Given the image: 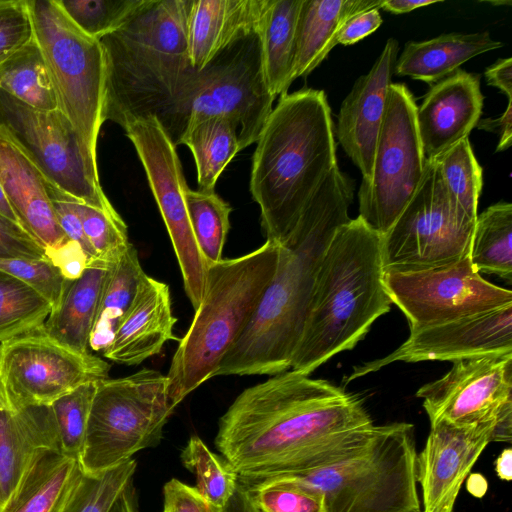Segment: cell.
<instances>
[{
  "mask_svg": "<svg viewBox=\"0 0 512 512\" xmlns=\"http://www.w3.org/2000/svg\"><path fill=\"white\" fill-rule=\"evenodd\" d=\"M373 428L358 396L289 369L235 398L215 445L247 486L330 465L362 447Z\"/></svg>",
  "mask_w": 512,
  "mask_h": 512,
  "instance_id": "6da1fadb",
  "label": "cell"
},
{
  "mask_svg": "<svg viewBox=\"0 0 512 512\" xmlns=\"http://www.w3.org/2000/svg\"><path fill=\"white\" fill-rule=\"evenodd\" d=\"M354 189V180L338 166L331 170L280 244L274 276L216 376H272L291 369L322 258L337 230L351 219Z\"/></svg>",
  "mask_w": 512,
  "mask_h": 512,
  "instance_id": "7a4b0ae2",
  "label": "cell"
},
{
  "mask_svg": "<svg viewBox=\"0 0 512 512\" xmlns=\"http://www.w3.org/2000/svg\"><path fill=\"white\" fill-rule=\"evenodd\" d=\"M250 192L266 240L281 244L337 164L331 109L323 90L280 96L256 141Z\"/></svg>",
  "mask_w": 512,
  "mask_h": 512,
  "instance_id": "3957f363",
  "label": "cell"
},
{
  "mask_svg": "<svg viewBox=\"0 0 512 512\" xmlns=\"http://www.w3.org/2000/svg\"><path fill=\"white\" fill-rule=\"evenodd\" d=\"M384 275L382 235L361 217L350 219L322 258L292 370L310 375L365 337L392 304Z\"/></svg>",
  "mask_w": 512,
  "mask_h": 512,
  "instance_id": "277c9868",
  "label": "cell"
},
{
  "mask_svg": "<svg viewBox=\"0 0 512 512\" xmlns=\"http://www.w3.org/2000/svg\"><path fill=\"white\" fill-rule=\"evenodd\" d=\"M193 0H145L118 29L99 39L105 62L103 120L124 128L155 116L161 122L196 71L188 26Z\"/></svg>",
  "mask_w": 512,
  "mask_h": 512,
  "instance_id": "5b68a950",
  "label": "cell"
},
{
  "mask_svg": "<svg viewBox=\"0 0 512 512\" xmlns=\"http://www.w3.org/2000/svg\"><path fill=\"white\" fill-rule=\"evenodd\" d=\"M280 244L210 264L202 300L180 339L167 378V396L176 407L212 377L238 340L276 271Z\"/></svg>",
  "mask_w": 512,
  "mask_h": 512,
  "instance_id": "8992f818",
  "label": "cell"
},
{
  "mask_svg": "<svg viewBox=\"0 0 512 512\" xmlns=\"http://www.w3.org/2000/svg\"><path fill=\"white\" fill-rule=\"evenodd\" d=\"M416 458L414 425L395 422L375 425L361 448L330 465L282 477L319 492L324 512H421Z\"/></svg>",
  "mask_w": 512,
  "mask_h": 512,
  "instance_id": "52a82bcc",
  "label": "cell"
},
{
  "mask_svg": "<svg viewBox=\"0 0 512 512\" xmlns=\"http://www.w3.org/2000/svg\"><path fill=\"white\" fill-rule=\"evenodd\" d=\"M275 97L267 85L258 28L241 36L186 82L160 122L175 146L188 122L224 116L236 126L240 151L256 143Z\"/></svg>",
  "mask_w": 512,
  "mask_h": 512,
  "instance_id": "ba28073f",
  "label": "cell"
},
{
  "mask_svg": "<svg viewBox=\"0 0 512 512\" xmlns=\"http://www.w3.org/2000/svg\"><path fill=\"white\" fill-rule=\"evenodd\" d=\"M36 40L56 95L90 166L98 171L97 139L103 120L105 62L98 39L82 32L56 0H26Z\"/></svg>",
  "mask_w": 512,
  "mask_h": 512,
  "instance_id": "9c48e42d",
  "label": "cell"
},
{
  "mask_svg": "<svg viewBox=\"0 0 512 512\" xmlns=\"http://www.w3.org/2000/svg\"><path fill=\"white\" fill-rule=\"evenodd\" d=\"M174 409L166 375L157 370L99 381L79 457L83 472H104L158 444Z\"/></svg>",
  "mask_w": 512,
  "mask_h": 512,
  "instance_id": "30bf717a",
  "label": "cell"
},
{
  "mask_svg": "<svg viewBox=\"0 0 512 512\" xmlns=\"http://www.w3.org/2000/svg\"><path fill=\"white\" fill-rule=\"evenodd\" d=\"M416 103L405 84L392 83L369 182L358 191L359 217L385 235L420 186L427 167L416 126Z\"/></svg>",
  "mask_w": 512,
  "mask_h": 512,
  "instance_id": "8fae6325",
  "label": "cell"
},
{
  "mask_svg": "<svg viewBox=\"0 0 512 512\" xmlns=\"http://www.w3.org/2000/svg\"><path fill=\"white\" fill-rule=\"evenodd\" d=\"M474 227L451 208L438 167L427 160L416 193L382 236L385 273L434 269L461 260L470 253Z\"/></svg>",
  "mask_w": 512,
  "mask_h": 512,
  "instance_id": "7c38bea8",
  "label": "cell"
},
{
  "mask_svg": "<svg viewBox=\"0 0 512 512\" xmlns=\"http://www.w3.org/2000/svg\"><path fill=\"white\" fill-rule=\"evenodd\" d=\"M0 129L38 168L69 196L120 218L105 195L70 121L59 110L34 109L0 89Z\"/></svg>",
  "mask_w": 512,
  "mask_h": 512,
  "instance_id": "4fadbf2b",
  "label": "cell"
},
{
  "mask_svg": "<svg viewBox=\"0 0 512 512\" xmlns=\"http://www.w3.org/2000/svg\"><path fill=\"white\" fill-rule=\"evenodd\" d=\"M110 365L51 338L43 326L0 343V393L13 409L48 406L80 385L108 378Z\"/></svg>",
  "mask_w": 512,
  "mask_h": 512,
  "instance_id": "5bb4252c",
  "label": "cell"
},
{
  "mask_svg": "<svg viewBox=\"0 0 512 512\" xmlns=\"http://www.w3.org/2000/svg\"><path fill=\"white\" fill-rule=\"evenodd\" d=\"M143 165L152 194L181 270L194 310L202 300L209 264L198 248L185 201L187 183L176 146L155 116L138 118L124 128Z\"/></svg>",
  "mask_w": 512,
  "mask_h": 512,
  "instance_id": "9a60e30c",
  "label": "cell"
},
{
  "mask_svg": "<svg viewBox=\"0 0 512 512\" xmlns=\"http://www.w3.org/2000/svg\"><path fill=\"white\" fill-rule=\"evenodd\" d=\"M384 286L410 331L512 304V292L486 281L469 255L448 266L385 273Z\"/></svg>",
  "mask_w": 512,
  "mask_h": 512,
  "instance_id": "2e32d148",
  "label": "cell"
},
{
  "mask_svg": "<svg viewBox=\"0 0 512 512\" xmlns=\"http://www.w3.org/2000/svg\"><path fill=\"white\" fill-rule=\"evenodd\" d=\"M430 423L458 425L512 419V352L461 359L416 392Z\"/></svg>",
  "mask_w": 512,
  "mask_h": 512,
  "instance_id": "e0dca14e",
  "label": "cell"
},
{
  "mask_svg": "<svg viewBox=\"0 0 512 512\" xmlns=\"http://www.w3.org/2000/svg\"><path fill=\"white\" fill-rule=\"evenodd\" d=\"M512 352V304L410 331L384 358L355 367L350 382L396 361H457Z\"/></svg>",
  "mask_w": 512,
  "mask_h": 512,
  "instance_id": "ac0fdd59",
  "label": "cell"
},
{
  "mask_svg": "<svg viewBox=\"0 0 512 512\" xmlns=\"http://www.w3.org/2000/svg\"><path fill=\"white\" fill-rule=\"evenodd\" d=\"M497 422L458 425L439 419L430 423L426 444L416 458L422 512H453L461 486L491 442Z\"/></svg>",
  "mask_w": 512,
  "mask_h": 512,
  "instance_id": "d6986e66",
  "label": "cell"
},
{
  "mask_svg": "<svg viewBox=\"0 0 512 512\" xmlns=\"http://www.w3.org/2000/svg\"><path fill=\"white\" fill-rule=\"evenodd\" d=\"M398 50L397 40L389 38L370 71L355 81L337 116L335 137L361 172V182H369L372 177L375 147Z\"/></svg>",
  "mask_w": 512,
  "mask_h": 512,
  "instance_id": "ffe728a7",
  "label": "cell"
},
{
  "mask_svg": "<svg viewBox=\"0 0 512 512\" xmlns=\"http://www.w3.org/2000/svg\"><path fill=\"white\" fill-rule=\"evenodd\" d=\"M483 95L479 75L458 69L431 85L415 112L424 156L432 160L468 138L480 120Z\"/></svg>",
  "mask_w": 512,
  "mask_h": 512,
  "instance_id": "44dd1931",
  "label": "cell"
},
{
  "mask_svg": "<svg viewBox=\"0 0 512 512\" xmlns=\"http://www.w3.org/2000/svg\"><path fill=\"white\" fill-rule=\"evenodd\" d=\"M176 321L169 286L145 274L103 356L117 363L138 365L159 354L166 342L175 339Z\"/></svg>",
  "mask_w": 512,
  "mask_h": 512,
  "instance_id": "7402d4cb",
  "label": "cell"
},
{
  "mask_svg": "<svg viewBox=\"0 0 512 512\" xmlns=\"http://www.w3.org/2000/svg\"><path fill=\"white\" fill-rule=\"evenodd\" d=\"M0 184L22 228L44 250L68 240L57 221L47 179L1 129Z\"/></svg>",
  "mask_w": 512,
  "mask_h": 512,
  "instance_id": "603a6c76",
  "label": "cell"
},
{
  "mask_svg": "<svg viewBox=\"0 0 512 512\" xmlns=\"http://www.w3.org/2000/svg\"><path fill=\"white\" fill-rule=\"evenodd\" d=\"M43 448L60 449L49 405L15 410L0 393V509Z\"/></svg>",
  "mask_w": 512,
  "mask_h": 512,
  "instance_id": "cb8c5ba5",
  "label": "cell"
},
{
  "mask_svg": "<svg viewBox=\"0 0 512 512\" xmlns=\"http://www.w3.org/2000/svg\"><path fill=\"white\" fill-rule=\"evenodd\" d=\"M267 0H193L188 26L192 67L200 71L236 39L255 30Z\"/></svg>",
  "mask_w": 512,
  "mask_h": 512,
  "instance_id": "d4e9b609",
  "label": "cell"
},
{
  "mask_svg": "<svg viewBox=\"0 0 512 512\" xmlns=\"http://www.w3.org/2000/svg\"><path fill=\"white\" fill-rule=\"evenodd\" d=\"M83 473L78 458L40 449L0 512H63Z\"/></svg>",
  "mask_w": 512,
  "mask_h": 512,
  "instance_id": "484cf974",
  "label": "cell"
},
{
  "mask_svg": "<svg viewBox=\"0 0 512 512\" xmlns=\"http://www.w3.org/2000/svg\"><path fill=\"white\" fill-rule=\"evenodd\" d=\"M383 0H303L296 28L292 77L309 75L338 44L343 25L352 16L380 9Z\"/></svg>",
  "mask_w": 512,
  "mask_h": 512,
  "instance_id": "4316f807",
  "label": "cell"
},
{
  "mask_svg": "<svg viewBox=\"0 0 512 512\" xmlns=\"http://www.w3.org/2000/svg\"><path fill=\"white\" fill-rule=\"evenodd\" d=\"M488 31L449 33L420 42L410 41L394 65V73L433 85L471 58L501 48Z\"/></svg>",
  "mask_w": 512,
  "mask_h": 512,
  "instance_id": "83f0119b",
  "label": "cell"
},
{
  "mask_svg": "<svg viewBox=\"0 0 512 512\" xmlns=\"http://www.w3.org/2000/svg\"><path fill=\"white\" fill-rule=\"evenodd\" d=\"M110 264L89 263L75 280H66L61 300L43 328L54 340L80 353H90L89 341Z\"/></svg>",
  "mask_w": 512,
  "mask_h": 512,
  "instance_id": "f1b7e54d",
  "label": "cell"
},
{
  "mask_svg": "<svg viewBox=\"0 0 512 512\" xmlns=\"http://www.w3.org/2000/svg\"><path fill=\"white\" fill-rule=\"evenodd\" d=\"M303 0H267L258 32L261 39L264 73L276 98L292 84L296 28Z\"/></svg>",
  "mask_w": 512,
  "mask_h": 512,
  "instance_id": "f546056e",
  "label": "cell"
},
{
  "mask_svg": "<svg viewBox=\"0 0 512 512\" xmlns=\"http://www.w3.org/2000/svg\"><path fill=\"white\" fill-rule=\"evenodd\" d=\"M179 144L191 150L197 168L198 190L201 191H214L221 173L240 151L237 128L224 116L188 122Z\"/></svg>",
  "mask_w": 512,
  "mask_h": 512,
  "instance_id": "4dcf8cb0",
  "label": "cell"
},
{
  "mask_svg": "<svg viewBox=\"0 0 512 512\" xmlns=\"http://www.w3.org/2000/svg\"><path fill=\"white\" fill-rule=\"evenodd\" d=\"M145 274L137 250L130 243L121 256L109 266L90 335V349L103 352L107 348L119 320L130 306Z\"/></svg>",
  "mask_w": 512,
  "mask_h": 512,
  "instance_id": "1f68e13d",
  "label": "cell"
},
{
  "mask_svg": "<svg viewBox=\"0 0 512 512\" xmlns=\"http://www.w3.org/2000/svg\"><path fill=\"white\" fill-rule=\"evenodd\" d=\"M0 89L38 110H58L56 95L34 36L0 63Z\"/></svg>",
  "mask_w": 512,
  "mask_h": 512,
  "instance_id": "d6a6232c",
  "label": "cell"
},
{
  "mask_svg": "<svg viewBox=\"0 0 512 512\" xmlns=\"http://www.w3.org/2000/svg\"><path fill=\"white\" fill-rule=\"evenodd\" d=\"M512 204L500 201L477 216L469 257L478 273L512 282Z\"/></svg>",
  "mask_w": 512,
  "mask_h": 512,
  "instance_id": "836d02e7",
  "label": "cell"
},
{
  "mask_svg": "<svg viewBox=\"0 0 512 512\" xmlns=\"http://www.w3.org/2000/svg\"><path fill=\"white\" fill-rule=\"evenodd\" d=\"M432 160L438 167L451 208L476 223L483 176L469 139L461 140Z\"/></svg>",
  "mask_w": 512,
  "mask_h": 512,
  "instance_id": "e575fe53",
  "label": "cell"
},
{
  "mask_svg": "<svg viewBox=\"0 0 512 512\" xmlns=\"http://www.w3.org/2000/svg\"><path fill=\"white\" fill-rule=\"evenodd\" d=\"M51 310L33 288L0 271V343L43 326Z\"/></svg>",
  "mask_w": 512,
  "mask_h": 512,
  "instance_id": "d590c367",
  "label": "cell"
},
{
  "mask_svg": "<svg viewBox=\"0 0 512 512\" xmlns=\"http://www.w3.org/2000/svg\"><path fill=\"white\" fill-rule=\"evenodd\" d=\"M185 201L198 248L210 265L222 259L230 229L231 206L215 191L185 188Z\"/></svg>",
  "mask_w": 512,
  "mask_h": 512,
  "instance_id": "8d00e7d4",
  "label": "cell"
},
{
  "mask_svg": "<svg viewBox=\"0 0 512 512\" xmlns=\"http://www.w3.org/2000/svg\"><path fill=\"white\" fill-rule=\"evenodd\" d=\"M180 458L195 475L197 492L214 506L224 508L238 486V475L231 466L196 435L190 437Z\"/></svg>",
  "mask_w": 512,
  "mask_h": 512,
  "instance_id": "74e56055",
  "label": "cell"
},
{
  "mask_svg": "<svg viewBox=\"0 0 512 512\" xmlns=\"http://www.w3.org/2000/svg\"><path fill=\"white\" fill-rule=\"evenodd\" d=\"M136 461L130 460L97 474L83 473L63 512H110L126 485L133 480Z\"/></svg>",
  "mask_w": 512,
  "mask_h": 512,
  "instance_id": "f35d334b",
  "label": "cell"
},
{
  "mask_svg": "<svg viewBox=\"0 0 512 512\" xmlns=\"http://www.w3.org/2000/svg\"><path fill=\"white\" fill-rule=\"evenodd\" d=\"M97 383L80 385L49 405L60 450L68 456L80 457Z\"/></svg>",
  "mask_w": 512,
  "mask_h": 512,
  "instance_id": "ab89813d",
  "label": "cell"
},
{
  "mask_svg": "<svg viewBox=\"0 0 512 512\" xmlns=\"http://www.w3.org/2000/svg\"><path fill=\"white\" fill-rule=\"evenodd\" d=\"M86 35L101 39L121 27L145 0H56Z\"/></svg>",
  "mask_w": 512,
  "mask_h": 512,
  "instance_id": "60d3db41",
  "label": "cell"
},
{
  "mask_svg": "<svg viewBox=\"0 0 512 512\" xmlns=\"http://www.w3.org/2000/svg\"><path fill=\"white\" fill-rule=\"evenodd\" d=\"M242 487L261 512H324L319 492L287 477L269 478Z\"/></svg>",
  "mask_w": 512,
  "mask_h": 512,
  "instance_id": "b9f144b4",
  "label": "cell"
},
{
  "mask_svg": "<svg viewBox=\"0 0 512 512\" xmlns=\"http://www.w3.org/2000/svg\"><path fill=\"white\" fill-rule=\"evenodd\" d=\"M72 203L96 259L107 264L116 261L130 244L123 219L113 218L73 197Z\"/></svg>",
  "mask_w": 512,
  "mask_h": 512,
  "instance_id": "7bdbcfd3",
  "label": "cell"
},
{
  "mask_svg": "<svg viewBox=\"0 0 512 512\" xmlns=\"http://www.w3.org/2000/svg\"><path fill=\"white\" fill-rule=\"evenodd\" d=\"M0 271L14 276L33 288L50 303L52 310L59 304L66 279L47 258L2 259Z\"/></svg>",
  "mask_w": 512,
  "mask_h": 512,
  "instance_id": "ee69618b",
  "label": "cell"
},
{
  "mask_svg": "<svg viewBox=\"0 0 512 512\" xmlns=\"http://www.w3.org/2000/svg\"><path fill=\"white\" fill-rule=\"evenodd\" d=\"M33 37L26 0H0V63Z\"/></svg>",
  "mask_w": 512,
  "mask_h": 512,
  "instance_id": "f6af8a7d",
  "label": "cell"
},
{
  "mask_svg": "<svg viewBox=\"0 0 512 512\" xmlns=\"http://www.w3.org/2000/svg\"><path fill=\"white\" fill-rule=\"evenodd\" d=\"M45 259L44 249L20 226L0 215V260Z\"/></svg>",
  "mask_w": 512,
  "mask_h": 512,
  "instance_id": "bcb514c9",
  "label": "cell"
},
{
  "mask_svg": "<svg viewBox=\"0 0 512 512\" xmlns=\"http://www.w3.org/2000/svg\"><path fill=\"white\" fill-rule=\"evenodd\" d=\"M164 508L171 512H224L209 503L195 489L176 478L170 479L163 488Z\"/></svg>",
  "mask_w": 512,
  "mask_h": 512,
  "instance_id": "7dc6e473",
  "label": "cell"
},
{
  "mask_svg": "<svg viewBox=\"0 0 512 512\" xmlns=\"http://www.w3.org/2000/svg\"><path fill=\"white\" fill-rule=\"evenodd\" d=\"M44 253L66 280L78 279L90 263L83 248L69 239L57 247L45 249Z\"/></svg>",
  "mask_w": 512,
  "mask_h": 512,
  "instance_id": "c3c4849f",
  "label": "cell"
},
{
  "mask_svg": "<svg viewBox=\"0 0 512 512\" xmlns=\"http://www.w3.org/2000/svg\"><path fill=\"white\" fill-rule=\"evenodd\" d=\"M379 9H370L352 16L340 30L338 43L354 44L373 33L382 24Z\"/></svg>",
  "mask_w": 512,
  "mask_h": 512,
  "instance_id": "681fc988",
  "label": "cell"
},
{
  "mask_svg": "<svg viewBox=\"0 0 512 512\" xmlns=\"http://www.w3.org/2000/svg\"><path fill=\"white\" fill-rule=\"evenodd\" d=\"M487 84L498 88L512 101V59H499L485 70Z\"/></svg>",
  "mask_w": 512,
  "mask_h": 512,
  "instance_id": "f907efd6",
  "label": "cell"
},
{
  "mask_svg": "<svg viewBox=\"0 0 512 512\" xmlns=\"http://www.w3.org/2000/svg\"><path fill=\"white\" fill-rule=\"evenodd\" d=\"M479 129L489 131H497L499 134V142L496 152L507 150L512 143V101H508L504 113L497 119H484L478 121Z\"/></svg>",
  "mask_w": 512,
  "mask_h": 512,
  "instance_id": "816d5d0a",
  "label": "cell"
},
{
  "mask_svg": "<svg viewBox=\"0 0 512 512\" xmlns=\"http://www.w3.org/2000/svg\"><path fill=\"white\" fill-rule=\"evenodd\" d=\"M224 512H261L250 493L238 484L234 494L224 507Z\"/></svg>",
  "mask_w": 512,
  "mask_h": 512,
  "instance_id": "f5cc1de1",
  "label": "cell"
},
{
  "mask_svg": "<svg viewBox=\"0 0 512 512\" xmlns=\"http://www.w3.org/2000/svg\"><path fill=\"white\" fill-rule=\"evenodd\" d=\"M438 2L439 0H383L380 9L393 14H403Z\"/></svg>",
  "mask_w": 512,
  "mask_h": 512,
  "instance_id": "db71d44e",
  "label": "cell"
},
{
  "mask_svg": "<svg viewBox=\"0 0 512 512\" xmlns=\"http://www.w3.org/2000/svg\"><path fill=\"white\" fill-rule=\"evenodd\" d=\"M110 512H138L133 480L126 485Z\"/></svg>",
  "mask_w": 512,
  "mask_h": 512,
  "instance_id": "11a10c76",
  "label": "cell"
},
{
  "mask_svg": "<svg viewBox=\"0 0 512 512\" xmlns=\"http://www.w3.org/2000/svg\"><path fill=\"white\" fill-rule=\"evenodd\" d=\"M497 476L504 481L512 480V449H504L495 461Z\"/></svg>",
  "mask_w": 512,
  "mask_h": 512,
  "instance_id": "9f6ffc18",
  "label": "cell"
},
{
  "mask_svg": "<svg viewBox=\"0 0 512 512\" xmlns=\"http://www.w3.org/2000/svg\"><path fill=\"white\" fill-rule=\"evenodd\" d=\"M487 486L486 479L480 474L470 476L467 482L468 491L475 497H483L487 491Z\"/></svg>",
  "mask_w": 512,
  "mask_h": 512,
  "instance_id": "6f0895ef",
  "label": "cell"
},
{
  "mask_svg": "<svg viewBox=\"0 0 512 512\" xmlns=\"http://www.w3.org/2000/svg\"><path fill=\"white\" fill-rule=\"evenodd\" d=\"M0 215L22 228L20 221H19L17 215L15 214L14 210L12 209L1 184H0Z\"/></svg>",
  "mask_w": 512,
  "mask_h": 512,
  "instance_id": "680465c9",
  "label": "cell"
},
{
  "mask_svg": "<svg viewBox=\"0 0 512 512\" xmlns=\"http://www.w3.org/2000/svg\"><path fill=\"white\" fill-rule=\"evenodd\" d=\"M491 5H511L510 1H489Z\"/></svg>",
  "mask_w": 512,
  "mask_h": 512,
  "instance_id": "91938a15",
  "label": "cell"
},
{
  "mask_svg": "<svg viewBox=\"0 0 512 512\" xmlns=\"http://www.w3.org/2000/svg\"><path fill=\"white\" fill-rule=\"evenodd\" d=\"M162 512H171L170 510L166 509V508H163V511Z\"/></svg>",
  "mask_w": 512,
  "mask_h": 512,
  "instance_id": "94428289",
  "label": "cell"
},
{
  "mask_svg": "<svg viewBox=\"0 0 512 512\" xmlns=\"http://www.w3.org/2000/svg\"><path fill=\"white\" fill-rule=\"evenodd\" d=\"M422 512V511H421Z\"/></svg>",
  "mask_w": 512,
  "mask_h": 512,
  "instance_id": "6125c7cd",
  "label": "cell"
}]
</instances>
